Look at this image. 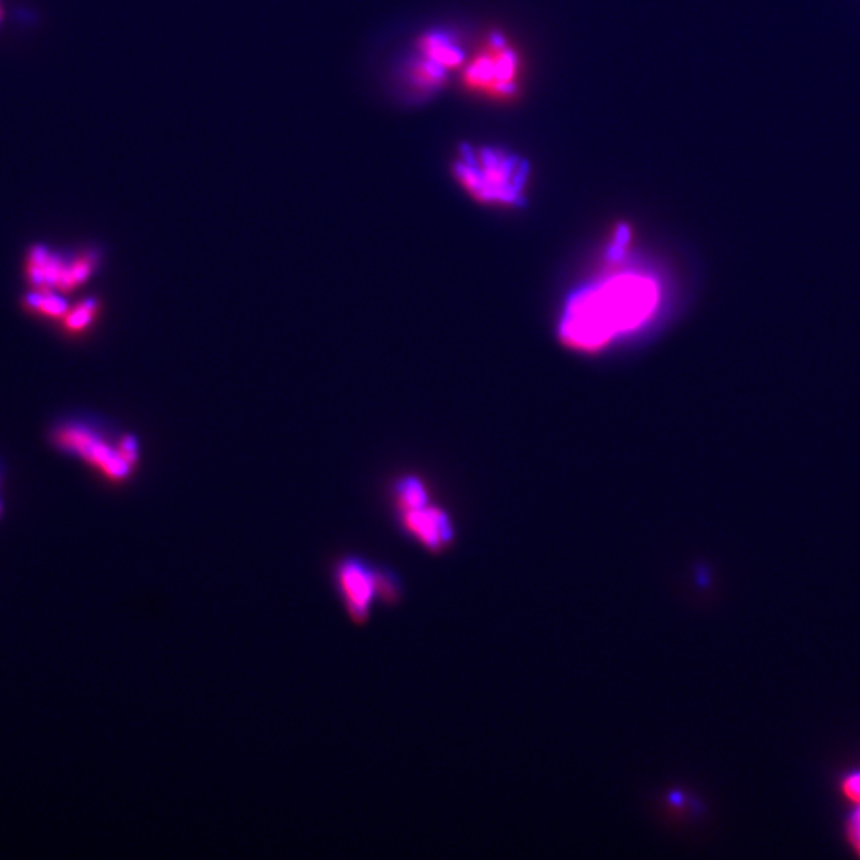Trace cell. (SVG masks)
<instances>
[{
  "mask_svg": "<svg viewBox=\"0 0 860 860\" xmlns=\"http://www.w3.org/2000/svg\"><path fill=\"white\" fill-rule=\"evenodd\" d=\"M845 794L849 800H853L854 803L860 806V774L857 776H853V778L846 779L845 784ZM849 840L853 843L854 848L857 849V853L860 854V810L859 813L854 816L853 821L849 824Z\"/></svg>",
  "mask_w": 860,
  "mask_h": 860,
  "instance_id": "4fadbf2b",
  "label": "cell"
},
{
  "mask_svg": "<svg viewBox=\"0 0 860 860\" xmlns=\"http://www.w3.org/2000/svg\"><path fill=\"white\" fill-rule=\"evenodd\" d=\"M521 61L515 48L501 34H493L485 48L462 66L467 88L489 98H515L520 83Z\"/></svg>",
  "mask_w": 860,
  "mask_h": 860,
  "instance_id": "5b68a950",
  "label": "cell"
},
{
  "mask_svg": "<svg viewBox=\"0 0 860 860\" xmlns=\"http://www.w3.org/2000/svg\"><path fill=\"white\" fill-rule=\"evenodd\" d=\"M384 579L359 559H346L338 567V583L343 591L349 614L356 620L367 618L373 599Z\"/></svg>",
  "mask_w": 860,
  "mask_h": 860,
  "instance_id": "8992f818",
  "label": "cell"
},
{
  "mask_svg": "<svg viewBox=\"0 0 860 860\" xmlns=\"http://www.w3.org/2000/svg\"><path fill=\"white\" fill-rule=\"evenodd\" d=\"M661 305V284L642 271H620L577 290L559 319L569 348L595 352L644 327Z\"/></svg>",
  "mask_w": 860,
  "mask_h": 860,
  "instance_id": "6da1fadb",
  "label": "cell"
},
{
  "mask_svg": "<svg viewBox=\"0 0 860 860\" xmlns=\"http://www.w3.org/2000/svg\"><path fill=\"white\" fill-rule=\"evenodd\" d=\"M454 176L478 203L496 208H520L526 203L529 166L496 149H462Z\"/></svg>",
  "mask_w": 860,
  "mask_h": 860,
  "instance_id": "7a4b0ae2",
  "label": "cell"
},
{
  "mask_svg": "<svg viewBox=\"0 0 860 860\" xmlns=\"http://www.w3.org/2000/svg\"><path fill=\"white\" fill-rule=\"evenodd\" d=\"M96 313H98V301L96 298H86L80 301L79 305H71L63 319L64 327L67 332H82L86 327H90Z\"/></svg>",
  "mask_w": 860,
  "mask_h": 860,
  "instance_id": "7c38bea8",
  "label": "cell"
},
{
  "mask_svg": "<svg viewBox=\"0 0 860 860\" xmlns=\"http://www.w3.org/2000/svg\"><path fill=\"white\" fill-rule=\"evenodd\" d=\"M0 20H2V5H0Z\"/></svg>",
  "mask_w": 860,
  "mask_h": 860,
  "instance_id": "9a60e30c",
  "label": "cell"
},
{
  "mask_svg": "<svg viewBox=\"0 0 860 860\" xmlns=\"http://www.w3.org/2000/svg\"><path fill=\"white\" fill-rule=\"evenodd\" d=\"M405 528L430 550H438L453 539V524L443 510L426 505L403 512Z\"/></svg>",
  "mask_w": 860,
  "mask_h": 860,
  "instance_id": "52a82bcc",
  "label": "cell"
},
{
  "mask_svg": "<svg viewBox=\"0 0 860 860\" xmlns=\"http://www.w3.org/2000/svg\"><path fill=\"white\" fill-rule=\"evenodd\" d=\"M408 82L421 93L437 90L445 83L448 71L435 64L434 61L419 55L411 61L407 69Z\"/></svg>",
  "mask_w": 860,
  "mask_h": 860,
  "instance_id": "30bf717a",
  "label": "cell"
},
{
  "mask_svg": "<svg viewBox=\"0 0 860 860\" xmlns=\"http://www.w3.org/2000/svg\"><path fill=\"white\" fill-rule=\"evenodd\" d=\"M98 262L94 251H61L47 244H34L24 257V278L29 289L64 294L85 284Z\"/></svg>",
  "mask_w": 860,
  "mask_h": 860,
  "instance_id": "277c9868",
  "label": "cell"
},
{
  "mask_svg": "<svg viewBox=\"0 0 860 860\" xmlns=\"http://www.w3.org/2000/svg\"><path fill=\"white\" fill-rule=\"evenodd\" d=\"M397 501L403 512L407 510L423 509L429 505V493L423 481L416 477H407L400 480L395 488Z\"/></svg>",
  "mask_w": 860,
  "mask_h": 860,
  "instance_id": "8fae6325",
  "label": "cell"
},
{
  "mask_svg": "<svg viewBox=\"0 0 860 860\" xmlns=\"http://www.w3.org/2000/svg\"><path fill=\"white\" fill-rule=\"evenodd\" d=\"M418 48L419 55L434 61L448 72L459 69L467 61L466 51L454 42L453 37L443 32H427L419 39Z\"/></svg>",
  "mask_w": 860,
  "mask_h": 860,
  "instance_id": "ba28073f",
  "label": "cell"
},
{
  "mask_svg": "<svg viewBox=\"0 0 860 860\" xmlns=\"http://www.w3.org/2000/svg\"><path fill=\"white\" fill-rule=\"evenodd\" d=\"M23 306L32 316L47 319V321H58L64 319L71 303L67 301L64 294L51 292V290L29 289L23 295Z\"/></svg>",
  "mask_w": 860,
  "mask_h": 860,
  "instance_id": "9c48e42d",
  "label": "cell"
},
{
  "mask_svg": "<svg viewBox=\"0 0 860 860\" xmlns=\"http://www.w3.org/2000/svg\"><path fill=\"white\" fill-rule=\"evenodd\" d=\"M631 239V230L626 227V225H620L615 231L614 238H612V243H610L609 249H607V258H609L610 262H620L622 260L623 255H625L626 247L630 244Z\"/></svg>",
  "mask_w": 860,
  "mask_h": 860,
  "instance_id": "5bb4252c",
  "label": "cell"
},
{
  "mask_svg": "<svg viewBox=\"0 0 860 860\" xmlns=\"http://www.w3.org/2000/svg\"><path fill=\"white\" fill-rule=\"evenodd\" d=\"M51 445L59 453L80 459L110 480H123L133 470L122 446L107 442L106 435L83 419H63L50 432Z\"/></svg>",
  "mask_w": 860,
  "mask_h": 860,
  "instance_id": "3957f363",
  "label": "cell"
}]
</instances>
